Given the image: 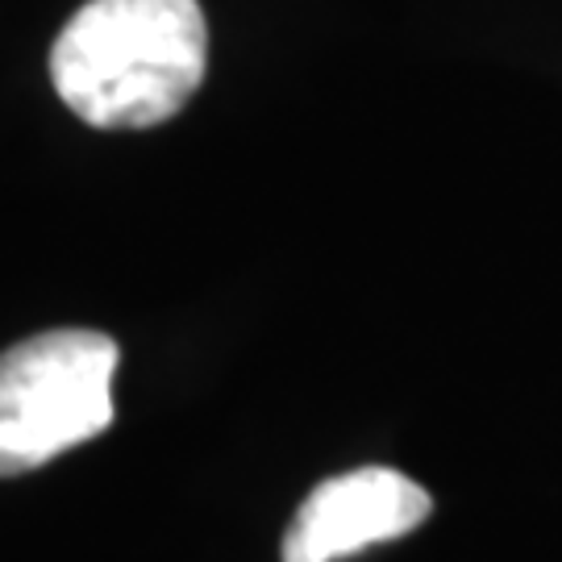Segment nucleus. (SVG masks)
<instances>
[{
	"label": "nucleus",
	"mask_w": 562,
	"mask_h": 562,
	"mask_svg": "<svg viewBox=\"0 0 562 562\" xmlns=\"http://www.w3.org/2000/svg\"><path fill=\"white\" fill-rule=\"evenodd\" d=\"M121 350L97 329H50L0 355V480L38 471L113 425Z\"/></svg>",
	"instance_id": "nucleus-2"
},
{
	"label": "nucleus",
	"mask_w": 562,
	"mask_h": 562,
	"mask_svg": "<svg viewBox=\"0 0 562 562\" xmlns=\"http://www.w3.org/2000/svg\"><path fill=\"white\" fill-rule=\"evenodd\" d=\"M204 63L196 0H88L50 46V80L97 130H150L196 97Z\"/></svg>",
	"instance_id": "nucleus-1"
},
{
	"label": "nucleus",
	"mask_w": 562,
	"mask_h": 562,
	"mask_svg": "<svg viewBox=\"0 0 562 562\" xmlns=\"http://www.w3.org/2000/svg\"><path fill=\"white\" fill-rule=\"evenodd\" d=\"M429 492L392 467H359L317 483L283 533V562H338L396 542L429 521Z\"/></svg>",
	"instance_id": "nucleus-3"
}]
</instances>
